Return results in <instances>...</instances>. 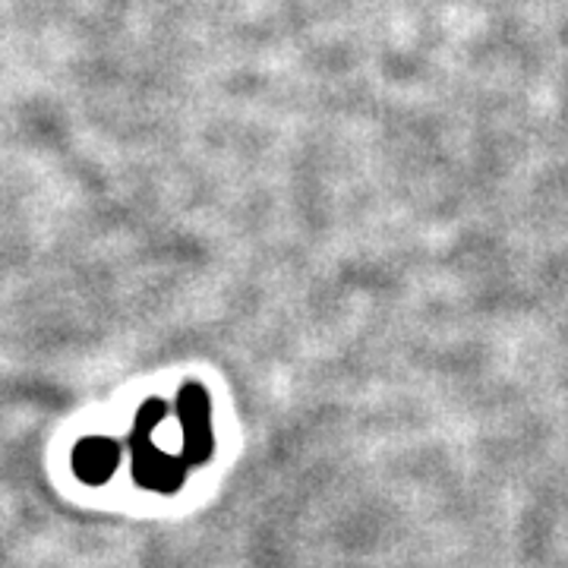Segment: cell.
I'll return each instance as SVG.
<instances>
[{"label": "cell", "mask_w": 568, "mask_h": 568, "mask_svg": "<svg viewBox=\"0 0 568 568\" xmlns=\"http://www.w3.org/2000/svg\"><path fill=\"white\" fill-rule=\"evenodd\" d=\"M164 417H168V405L162 398H149L136 414V424H133V433H130L133 480L142 489H152V493H178L183 487V480H186L190 465L178 455H168L152 443V436L164 424Z\"/></svg>", "instance_id": "6da1fadb"}, {"label": "cell", "mask_w": 568, "mask_h": 568, "mask_svg": "<svg viewBox=\"0 0 568 568\" xmlns=\"http://www.w3.org/2000/svg\"><path fill=\"white\" fill-rule=\"evenodd\" d=\"M121 465V446L108 436H92V439H82L77 452H73V470L77 477L92 484V487H102L104 480H111V474Z\"/></svg>", "instance_id": "3957f363"}, {"label": "cell", "mask_w": 568, "mask_h": 568, "mask_svg": "<svg viewBox=\"0 0 568 568\" xmlns=\"http://www.w3.org/2000/svg\"><path fill=\"white\" fill-rule=\"evenodd\" d=\"M178 417L183 429V462L190 467L205 465L215 455V436H212V405L209 392L200 383H186L178 395Z\"/></svg>", "instance_id": "7a4b0ae2"}]
</instances>
